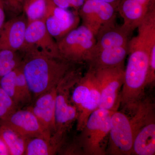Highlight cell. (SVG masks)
I'll list each match as a JSON object with an SVG mask.
<instances>
[{
	"mask_svg": "<svg viewBox=\"0 0 155 155\" xmlns=\"http://www.w3.org/2000/svg\"><path fill=\"white\" fill-rule=\"evenodd\" d=\"M22 71L32 97L36 98L58 85L73 69V64L59 57L25 45L21 51Z\"/></svg>",
	"mask_w": 155,
	"mask_h": 155,
	"instance_id": "cell-1",
	"label": "cell"
},
{
	"mask_svg": "<svg viewBox=\"0 0 155 155\" xmlns=\"http://www.w3.org/2000/svg\"><path fill=\"white\" fill-rule=\"evenodd\" d=\"M155 51V41L137 34L129 40L128 60L125 69L124 81L120 94V105L134 112L143 100L147 85L150 55Z\"/></svg>",
	"mask_w": 155,
	"mask_h": 155,
	"instance_id": "cell-2",
	"label": "cell"
},
{
	"mask_svg": "<svg viewBox=\"0 0 155 155\" xmlns=\"http://www.w3.org/2000/svg\"><path fill=\"white\" fill-rule=\"evenodd\" d=\"M151 104L149 99L143 100L131 117L118 110L113 112L106 154L131 155L134 137Z\"/></svg>",
	"mask_w": 155,
	"mask_h": 155,
	"instance_id": "cell-3",
	"label": "cell"
},
{
	"mask_svg": "<svg viewBox=\"0 0 155 155\" xmlns=\"http://www.w3.org/2000/svg\"><path fill=\"white\" fill-rule=\"evenodd\" d=\"M113 112L98 108L90 116L78 140L84 154H106V141L109 136Z\"/></svg>",
	"mask_w": 155,
	"mask_h": 155,
	"instance_id": "cell-4",
	"label": "cell"
},
{
	"mask_svg": "<svg viewBox=\"0 0 155 155\" xmlns=\"http://www.w3.org/2000/svg\"><path fill=\"white\" fill-rule=\"evenodd\" d=\"M56 41L61 58L73 64H80L89 61L96 39L91 31L82 24Z\"/></svg>",
	"mask_w": 155,
	"mask_h": 155,
	"instance_id": "cell-5",
	"label": "cell"
},
{
	"mask_svg": "<svg viewBox=\"0 0 155 155\" xmlns=\"http://www.w3.org/2000/svg\"><path fill=\"white\" fill-rule=\"evenodd\" d=\"M76 72L67 75L58 87L55 101L56 132L53 137L62 140L64 134L73 122L77 121L78 111L71 102L69 89L73 86L80 78Z\"/></svg>",
	"mask_w": 155,
	"mask_h": 155,
	"instance_id": "cell-6",
	"label": "cell"
},
{
	"mask_svg": "<svg viewBox=\"0 0 155 155\" xmlns=\"http://www.w3.org/2000/svg\"><path fill=\"white\" fill-rule=\"evenodd\" d=\"M124 65L112 68L94 69L101 93L99 108L118 110L125 74Z\"/></svg>",
	"mask_w": 155,
	"mask_h": 155,
	"instance_id": "cell-7",
	"label": "cell"
},
{
	"mask_svg": "<svg viewBox=\"0 0 155 155\" xmlns=\"http://www.w3.org/2000/svg\"><path fill=\"white\" fill-rule=\"evenodd\" d=\"M78 12L82 25L95 36L102 28L116 24L117 9L103 1L86 0Z\"/></svg>",
	"mask_w": 155,
	"mask_h": 155,
	"instance_id": "cell-8",
	"label": "cell"
},
{
	"mask_svg": "<svg viewBox=\"0 0 155 155\" xmlns=\"http://www.w3.org/2000/svg\"><path fill=\"white\" fill-rule=\"evenodd\" d=\"M0 124L10 127L27 140L34 137L52 138L28 108L17 109L6 119L0 121Z\"/></svg>",
	"mask_w": 155,
	"mask_h": 155,
	"instance_id": "cell-9",
	"label": "cell"
},
{
	"mask_svg": "<svg viewBox=\"0 0 155 155\" xmlns=\"http://www.w3.org/2000/svg\"><path fill=\"white\" fill-rule=\"evenodd\" d=\"M78 11L61 8L53 5L44 19L48 31L56 41L78 26Z\"/></svg>",
	"mask_w": 155,
	"mask_h": 155,
	"instance_id": "cell-10",
	"label": "cell"
},
{
	"mask_svg": "<svg viewBox=\"0 0 155 155\" xmlns=\"http://www.w3.org/2000/svg\"><path fill=\"white\" fill-rule=\"evenodd\" d=\"M25 43V45L32 46L49 55L61 58L57 41L48 31L44 20L27 23Z\"/></svg>",
	"mask_w": 155,
	"mask_h": 155,
	"instance_id": "cell-11",
	"label": "cell"
},
{
	"mask_svg": "<svg viewBox=\"0 0 155 155\" xmlns=\"http://www.w3.org/2000/svg\"><path fill=\"white\" fill-rule=\"evenodd\" d=\"M155 116L153 104L143 118L134 139L131 155H154Z\"/></svg>",
	"mask_w": 155,
	"mask_h": 155,
	"instance_id": "cell-12",
	"label": "cell"
},
{
	"mask_svg": "<svg viewBox=\"0 0 155 155\" xmlns=\"http://www.w3.org/2000/svg\"><path fill=\"white\" fill-rule=\"evenodd\" d=\"M27 18L17 16L5 22L0 30V49L20 52L25 46Z\"/></svg>",
	"mask_w": 155,
	"mask_h": 155,
	"instance_id": "cell-13",
	"label": "cell"
},
{
	"mask_svg": "<svg viewBox=\"0 0 155 155\" xmlns=\"http://www.w3.org/2000/svg\"><path fill=\"white\" fill-rule=\"evenodd\" d=\"M58 87L38 97L33 105L28 107L52 137L56 132L55 110Z\"/></svg>",
	"mask_w": 155,
	"mask_h": 155,
	"instance_id": "cell-14",
	"label": "cell"
},
{
	"mask_svg": "<svg viewBox=\"0 0 155 155\" xmlns=\"http://www.w3.org/2000/svg\"><path fill=\"white\" fill-rule=\"evenodd\" d=\"M130 35L122 25L116 23L102 28L96 36V42L90 60L103 50L127 45Z\"/></svg>",
	"mask_w": 155,
	"mask_h": 155,
	"instance_id": "cell-15",
	"label": "cell"
},
{
	"mask_svg": "<svg viewBox=\"0 0 155 155\" xmlns=\"http://www.w3.org/2000/svg\"><path fill=\"white\" fill-rule=\"evenodd\" d=\"M150 8L134 0H120L117 11L123 19L122 26L131 34L143 21Z\"/></svg>",
	"mask_w": 155,
	"mask_h": 155,
	"instance_id": "cell-16",
	"label": "cell"
},
{
	"mask_svg": "<svg viewBox=\"0 0 155 155\" xmlns=\"http://www.w3.org/2000/svg\"><path fill=\"white\" fill-rule=\"evenodd\" d=\"M127 54L128 45L101 51L92 57L87 63L89 67L95 70L118 67L124 65Z\"/></svg>",
	"mask_w": 155,
	"mask_h": 155,
	"instance_id": "cell-17",
	"label": "cell"
},
{
	"mask_svg": "<svg viewBox=\"0 0 155 155\" xmlns=\"http://www.w3.org/2000/svg\"><path fill=\"white\" fill-rule=\"evenodd\" d=\"M100 102L101 93L96 79L88 97L78 110L77 130L78 131H81L83 129L90 116L99 108Z\"/></svg>",
	"mask_w": 155,
	"mask_h": 155,
	"instance_id": "cell-18",
	"label": "cell"
},
{
	"mask_svg": "<svg viewBox=\"0 0 155 155\" xmlns=\"http://www.w3.org/2000/svg\"><path fill=\"white\" fill-rule=\"evenodd\" d=\"M96 80L95 70L89 67L85 75L81 76L76 82L70 99L77 110L88 97Z\"/></svg>",
	"mask_w": 155,
	"mask_h": 155,
	"instance_id": "cell-19",
	"label": "cell"
},
{
	"mask_svg": "<svg viewBox=\"0 0 155 155\" xmlns=\"http://www.w3.org/2000/svg\"><path fill=\"white\" fill-rule=\"evenodd\" d=\"M0 137L8 147L10 155H24L28 140L10 127L1 124Z\"/></svg>",
	"mask_w": 155,
	"mask_h": 155,
	"instance_id": "cell-20",
	"label": "cell"
},
{
	"mask_svg": "<svg viewBox=\"0 0 155 155\" xmlns=\"http://www.w3.org/2000/svg\"><path fill=\"white\" fill-rule=\"evenodd\" d=\"M61 142L42 137H34L28 139L25 149V155H51L57 153Z\"/></svg>",
	"mask_w": 155,
	"mask_h": 155,
	"instance_id": "cell-21",
	"label": "cell"
},
{
	"mask_svg": "<svg viewBox=\"0 0 155 155\" xmlns=\"http://www.w3.org/2000/svg\"><path fill=\"white\" fill-rule=\"evenodd\" d=\"M52 0H25L23 12L27 22L44 20L53 5Z\"/></svg>",
	"mask_w": 155,
	"mask_h": 155,
	"instance_id": "cell-22",
	"label": "cell"
},
{
	"mask_svg": "<svg viewBox=\"0 0 155 155\" xmlns=\"http://www.w3.org/2000/svg\"><path fill=\"white\" fill-rule=\"evenodd\" d=\"M18 52L0 49V78L15 70L21 65L22 57Z\"/></svg>",
	"mask_w": 155,
	"mask_h": 155,
	"instance_id": "cell-23",
	"label": "cell"
},
{
	"mask_svg": "<svg viewBox=\"0 0 155 155\" xmlns=\"http://www.w3.org/2000/svg\"><path fill=\"white\" fill-rule=\"evenodd\" d=\"M17 69L0 78V87L11 97L18 107V106L22 105V104L16 83Z\"/></svg>",
	"mask_w": 155,
	"mask_h": 155,
	"instance_id": "cell-24",
	"label": "cell"
},
{
	"mask_svg": "<svg viewBox=\"0 0 155 155\" xmlns=\"http://www.w3.org/2000/svg\"><path fill=\"white\" fill-rule=\"evenodd\" d=\"M16 83L22 105L30 102L32 97L21 66L17 69Z\"/></svg>",
	"mask_w": 155,
	"mask_h": 155,
	"instance_id": "cell-25",
	"label": "cell"
},
{
	"mask_svg": "<svg viewBox=\"0 0 155 155\" xmlns=\"http://www.w3.org/2000/svg\"><path fill=\"white\" fill-rule=\"evenodd\" d=\"M17 109L14 101L0 87V121L6 119Z\"/></svg>",
	"mask_w": 155,
	"mask_h": 155,
	"instance_id": "cell-26",
	"label": "cell"
},
{
	"mask_svg": "<svg viewBox=\"0 0 155 155\" xmlns=\"http://www.w3.org/2000/svg\"><path fill=\"white\" fill-rule=\"evenodd\" d=\"M55 5L61 8L78 11L86 0H52Z\"/></svg>",
	"mask_w": 155,
	"mask_h": 155,
	"instance_id": "cell-27",
	"label": "cell"
},
{
	"mask_svg": "<svg viewBox=\"0 0 155 155\" xmlns=\"http://www.w3.org/2000/svg\"><path fill=\"white\" fill-rule=\"evenodd\" d=\"M5 8L15 15H19L23 12L25 0H2Z\"/></svg>",
	"mask_w": 155,
	"mask_h": 155,
	"instance_id": "cell-28",
	"label": "cell"
},
{
	"mask_svg": "<svg viewBox=\"0 0 155 155\" xmlns=\"http://www.w3.org/2000/svg\"><path fill=\"white\" fill-rule=\"evenodd\" d=\"M5 8L2 0H0V30L5 24Z\"/></svg>",
	"mask_w": 155,
	"mask_h": 155,
	"instance_id": "cell-29",
	"label": "cell"
},
{
	"mask_svg": "<svg viewBox=\"0 0 155 155\" xmlns=\"http://www.w3.org/2000/svg\"><path fill=\"white\" fill-rule=\"evenodd\" d=\"M0 155H10L8 147L1 137H0Z\"/></svg>",
	"mask_w": 155,
	"mask_h": 155,
	"instance_id": "cell-30",
	"label": "cell"
},
{
	"mask_svg": "<svg viewBox=\"0 0 155 155\" xmlns=\"http://www.w3.org/2000/svg\"><path fill=\"white\" fill-rule=\"evenodd\" d=\"M134 1L148 8L155 5V0H134Z\"/></svg>",
	"mask_w": 155,
	"mask_h": 155,
	"instance_id": "cell-31",
	"label": "cell"
},
{
	"mask_svg": "<svg viewBox=\"0 0 155 155\" xmlns=\"http://www.w3.org/2000/svg\"><path fill=\"white\" fill-rule=\"evenodd\" d=\"M100 1H103V2L109 3L117 9L120 0H100Z\"/></svg>",
	"mask_w": 155,
	"mask_h": 155,
	"instance_id": "cell-32",
	"label": "cell"
}]
</instances>
